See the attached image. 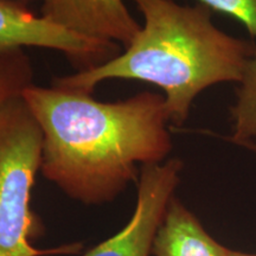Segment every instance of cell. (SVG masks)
<instances>
[{
  "instance_id": "obj_1",
  "label": "cell",
  "mask_w": 256,
  "mask_h": 256,
  "mask_svg": "<svg viewBox=\"0 0 256 256\" xmlns=\"http://www.w3.org/2000/svg\"><path fill=\"white\" fill-rule=\"evenodd\" d=\"M22 96L43 136L42 174L82 203L113 200L136 180L138 165L160 164L172 150L164 95L102 102L89 92L32 84Z\"/></svg>"
},
{
  "instance_id": "obj_2",
  "label": "cell",
  "mask_w": 256,
  "mask_h": 256,
  "mask_svg": "<svg viewBox=\"0 0 256 256\" xmlns=\"http://www.w3.org/2000/svg\"><path fill=\"white\" fill-rule=\"evenodd\" d=\"M132 2L144 18L132 43L101 66L56 78L54 84L92 94L108 80L151 83L164 92L170 124L182 126L202 92L241 81L256 46L220 30L209 8L174 0Z\"/></svg>"
},
{
  "instance_id": "obj_3",
  "label": "cell",
  "mask_w": 256,
  "mask_h": 256,
  "mask_svg": "<svg viewBox=\"0 0 256 256\" xmlns=\"http://www.w3.org/2000/svg\"><path fill=\"white\" fill-rule=\"evenodd\" d=\"M43 136L22 95L0 104V256L70 254L81 246L40 250L28 238L34 234L31 190L42 162Z\"/></svg>"
},
{
  "instance_id": "obj_4",
  "label": "cell",
  "mask_w": 256,
  "mask_h": 256,
  "mask_svg": "<svg viewBox=\"0 0 256 256\" xmlns=\"http://www.w3.org/2000/svg\"><path fill=\"white\" fill-rule=\"evenodd\" d=\"M183 162L168 159L142 166L138 183L136 204L126 226L84 256H150L170 202L180 180Z\"/></svg>"
},
{
  "instance_id": "obj_5",
  "label": "cell",
  "mask_w": 256,
  "mask_h": 256,
  "mask_svg": "<svg viewBox=\"0 0 256 256\" xmlns=\"http://www.w3.org/2000/svg\"><path fill=\"white\" fill-rule=\"evenodd\" d=\"M28 46L60 51L81 70L119 55L121 46L90 40L56 26L14 0H0V52Z\"/></svg>"
},
{
  "instance_id": "obj_6",
  "label": "cell",
  "mask_w": 256,
  "mask_h": 256,
  "mask_svg": "<svg viewBox=\"0 0 256 256\" xmlns=\"http://www.w3.org/2000/svg\"><path fill=\"white\" fill-rule=\"evenodd\" d=\"M40 16L78 36L124 49L142 28L124 0H43Z\"/></svg>"
},
{
  "instance_id": "obj_7",
  "label": "cell",
  "mask_w": 256,
  "mask_h": 256,
  "mask_svg": "<svg viewBox=\"0 0 256 256\" xmlns=\"http://www.w3.org/2000/svg\"><path fill=\"white\" fill-rule=\"evenodd\" d=\"M230 249L217 242L180 200L170 202L153 241L154 256H229Z\"/></svg>"
},
{
  "instance_id": "obj_8",
  "label": "cell",
  "mask_w": 256,
  "mask_h": 256,
  "mask_svg": "<svg viewBox=\"0 0 256 256\" xmlns=\"http://www.w3.org/2000/svg\"><path fill=\"white\" fill-rule=\"evenodd\" d=\"M230 142L241 145L256 139V50L249 58L238 83L235 102L230 108Z\"/></svg>"
},
{
  "instance_id": "obj_9",
  "label": "cell",
  "mask_w": 256,
  "mask_h": 256,
  "mask_svg": "<svg viewBox=\"0 0 256 256\" xmlns=\"http://www.w3.org/2000/svg\"><path fill=\"white\" fill-rule=\"evenodd\" d=\"M34 84V68L24 49L0 52V104Z\"/></svg>"
},
{
  "instance_id": "obj_10",
  "label": "cell",
  "mask_w": 256,
  "mask_h": 256,
  "mask_svg": "<svg viewBox=\"0 0 256 256\" xmlns=\"http://www.w3.org/2000/svg\"><path fill=\"white\" fill-rule=\"evenodd\" d=\"M200 2L238 19L250 36L256 37V0H200Z\"/></svg>"
},
{
  "instance_id": "obj_11",
  "label": "cell",
  "mask_w": 256,
  "mask_h": 256,
  "mask_svg": "<svg viewBox=\"0 0 256 256\" xmlns=\"http://www.w3.org/2000/svg\"><path fill=\"white\" fill-rule=\"evenodd\" d=\"M229 256H256V254H248V252H241L230 250Z\"/></svg>"
},
{
  "instance_id": "obj_12",
  "label": "cell",
  "mask_w": 256,
  "mask_h": 256,
  "mask_svg": "<svg viewBox=\"0 0 256 256\" xmlns=\"http://www.w3.org/2000/svg\"><path fill=\"white\" fill-rule=\"evenodd\" d=\"M42 2H43V0H42Z\"/></svg>"
}]
</instances>
